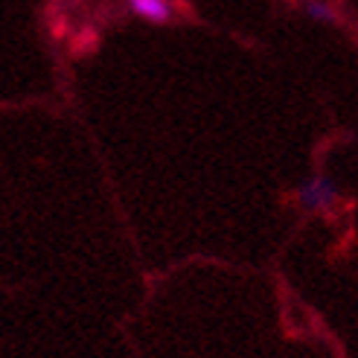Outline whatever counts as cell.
Wrapping results in <instances>:
<instances>
[{
	"instance_id": "1",
	"label": "cell",
	"mask_w": 358,
	"mask_h": 358,
	"mask_svg": "<svg viewBox=\"0 0 358 358\" xmlns=\"http://www.w3.org/2000/svg\"><path fill=\"white\" fill-rule=\"evenodd\" d=\"M297 199H300L303 210L320 213V210H329L338 201V187H335V181L329 175L317 172V175H312L309 181L297 189Z\"/></svg>"
},
{
	"instance_id": "2",
	"label": "cell",
	"mask_w": 358,
	"mask_h": 358,
	"mask_svg": "<svg viewBox=\"0 0 358 358\" xmlns=\"http://www.w3.org/2000/svg\"><path fill=\"white\" fill-rule=\"evenodd\" d=\"M131 15H137L146 24H169L172 21V3L169 0H125Z\"/></svg>"
},
{
	"instance_id": "3",
	"label": "cell",
	"mask_w": 358,
	"mask_h": 358,
	"mask_svg": "<svg viewBox=\"0 0 358 358\" xmlns=\"http://www.w3.org/2000/svg\"><path fill=\"white\" fill-rule=\"evenodd\" d=\"M300 9L306 12L312 21H317V24H327V21H332V17H335V12H332V6L327 3V0H303Z\"/></svg>"
}]
</instances>
